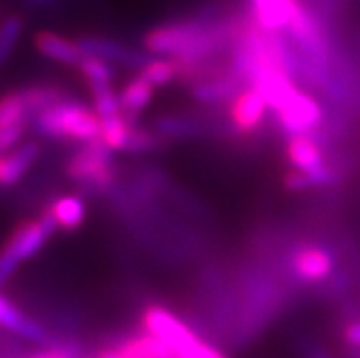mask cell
Instances as JSON below:
<instances>
[{
    "mask_svg": "<svg viewBox=\"0 0 360 358\" xmlns=\"http://www.w3.org/2000/svg\"><path fill=\"white\" fill-rule=\"evenodd\" d=\"M33 130L55 141L88 143L101 136V117L79 101L64 99L32 119Z\"/></svg>",
    "mask_w": 360,
    "mask_h": 358,
    "instance_id": "obj_1",
    "label": "cell"
},
{
    "mask_svg": "<svg viewBox=\"0 0 360 358\" xmlns=\"http://www.w3.org/2000/svg\"><path fill=\"white\" fill-rule=\"evenodd\" d=\"M141 322L145 331L160 338L176 358H227L163 305H148L143 311Z\"/></svg>",
    "mask_w": 360,
    "mask_h": 358,
    "instance_id": "obj_2",
    "label": "cell"
},
{
    "mask_svg": "<svg viewBox=\"0 0 360 358\" xmlns=\"http://www.w3.org/2000/svg\"><path fill=\"white\" fill-rule=\"evenodd\" d=\"M66 174L72 181L79 183L86 191L110 192L115 181L112 150L99 137L82 143L81 148L68 159Z\"/></svg>",
    "mask_w": 360,
    "mask_h": 358,
    "instance_id": "obj_3",
    "label": "cell"
},
{
    "mask_svg": "<svg viewBox=\"0 0 360 358\" xmlns=\"http://www.w3.org/2000/svg\"><path fill=\"white\" fill-rule=\"evenodd\" d=\"M273 114L276 115L280 128L288 134V137L313 134L324 122V110L319 101L307 91H302L300 88L292 91Z\"/></svg>",
    "mask_w": 360,
    "mask_h": 358,
    "instance_id": "obj_4",
    "label": "cell"
},
{
    "mask_svg": "<svg viewBox=\"0 0 360 358\" xmlns=\"http://www.w3.org/2000/svg\"><path fill=\"white\" fill-rule=\"evenodd\" d=\"M291 278L304 286L322 283L335 271L333 252L320 243H298L285 258Z\"/></svg>",
    "mask_w": 360,
    "mask_h": 358,
    "instance_id": "obj_5",
    "label": "cell"
},
{
    "mask_svg": "<svg viewBox=\"0 0 360 358\" xmlns=\"http://www.w3.org/2000/svg\"><path fill=\"white\" fill-rule=\"evenodd\" d=\"M57 229L59 227H57L53 216L46 209L37 219L18 225L2 247V252L20 265L22 262L32 260L33 256L41 252Z\"/></svg>",
    "mask_w": 360,
    "mask_h": 358,
    "instance_id": "obj_6",
    "label": "cell"
},
{
    "mask_svg": "<svg viewBox=\"0 0 360 358\" xmlns=\"http://www.w3.org/2000/svg\"><path fill=\"white\" fill-rule=\"evenodd\" d=\"M79 50L82 55H91V57H99L108 63H117L128 66V68L143 70L146 64L150 63L154 57L148 51H139L132 50L124 46L123 42L114 41V39H106V37H96V35H86L81 37L77 41Z\"/></svg>",
    "mask_w": 360,
    "mask_h": 358,
    "instance_id": "obj_7",
    "label": "cell"
},
{
    "mask_svg": "<svg viewBox=\"0 0 360 358\" xmlns=\"http://www.w3.org/2000/svg\"><path fill=\"white\" fill-rule=\"evenodd\" d=\"M267 103L262 97L260 91L247 87L242 91H238L229 108V121L233 124V132L238 136H251L260 130L267 115Z\"/></svg>",
    "mask_w": 360,
    "mask_h": 358,
    "instance_id": "obj_8",
    "label": "cell"
},
{
    "mask_svg": "<svg viewBox=\"0 0 360 358\" xmlns=\"http://www.w3.org/2000/svg\"><path fill=\"white\" fill-rule=\"evenodd\" d=\"M0 327L8 329L9 333H15L24 340L35 342V344L44 345V347L55 344L50 331L41 322H37L35 318L27 317L22 309L13 304L2 293H0Z\"/></svg>",
    "mask_w": 360,
    "mask_h": 358,
    "instance_id": "obj_9",
    "label": "cell"
},
{
    "mask_svg": "<svg viewBox=\"0 0 360 358\" xmlns=\"http://www.w3.org/2000/svg\"><path fill=\"white\" fill-rule=\"evenodd\" d=\"M304 0H251V18L267 32L280 33L302 8Z\"/></svg>",
    "mask_w": 360,
    "mask_h": 358,
    "instance_id": "obj_10",
    "label": "cell"
},
{
    "mask_svg": "<svg viewBox=\"0 0 360 358\" xmlns=\"http://www.w3.org/2000/svg\"><path fill=\"white\" fill-rule=\"evenodd\" d=\"M41 155V146L35 141L15 146L9 154L0 155V188H9L17 185L27 174V170L37 163Z\"/></svg>",
    "mask_w": 360,
    "mask_h": 358,
    "instance_id": "obj_11",
    "label": "cell"
},
{
    "mask_svg": "<svg viewBox=\"0 0 360 358\" xmlns=\"http://www.w3.org/2000/svg\"><path fill=\"white\" fill-rule=\"evenodd\" d=\"M242 87L243 82L231 70H227L225 73H218L214 77L194 82L191 94L201 105H219V103L234 99L238 91H242Z\"/></svg>",
    "mask_w": 360,
    "mask_h": 358,
    "instance_id": "obj_12",
    "label": "cell"
},
{
    "mask_svg": "<svg viewBox=\"0 0 360 358\" xmlns=\"http://www.w3.org/2000/svg\"><path fill=\"white\" fill-rule=\"evenodd\" d=\"M33 42H35V48L39 53L44 55L46 59L55 60V63L75 64L77 66L79 60L84 57L82 51L79 50L77 41H70L66 37L48 32V30H42V32L37 33Z\"/></svg>",
    "mask_w": 360,
    "mask_h": 358,
    "instance_id": "obj_13",
    "label": "cell"
},
{
    "mask_svg": "<svg viewBox=\"0 0 360 358\" xmlns=\"http://www.w3.org/2000/svg\"><path fill=\"white\" fill-rule=\"evenodd\" d=\"M288 159L289 163L297 170H315L326 165L324 152L320 146V141L311 134H302V136H292L288 141Z\"/></svg>",
    "mask_w": 360,
    "mask_h": 358,
    "instance_id": "obj_14",
    "label": "cell"
},
{
    "mask_svg": "<svg viewBox=\"0 0 360 358\" xmlns=\"http://www.w3.org/2000/svg\"><path fill=\"white\" fill-rule=\"evenodd\" d=\"M112 350L121 358H176L160 338L148 331L127 336Z\"/></svg>",
    "mask_w": 360,
    "mask_h": 358,
    "instance_id": "obj_15",
    "label": "cell"
},
{
    "mask_svg": "<svg viewBox=\"0 0 360 358\" xmlns=\"http://www.w3.org/2000/svg\"><path fill=\"white\" fill-rule=\"evenodd\" d=\"M152 97H154V84L146 81L141 73L128 81L119 91V106H121V114L128 117L130 121H136L141 115L143 110L150 105Z\"/></svg>",
    "mask_w": 360,
    "mask_h": 358,
    "instance_id": "obj_16",
    "label": "cell"
},
{
    "mask_svg": "<svg viewBox=\"0 0 360 358\" xmlns=\"http://www.w3.org/2000/svg\"><path fill=\"white\" fill-rule=\"evenodd\" d=\"M338 181V172L329 163L322 165L320 168L304 172V170H292L283 177V185L291 192H304L309 188H324Z\"/></svg>",
    "mask_w": 360,
    "mask_h": 358,
    "instance_id": "obj_17",
    "label": "cell"
},
{
    "mask_svg": "<svg viewBox=\"0 0 360 358\" xmlns=\"http://www.w3.org/2000/svg\"><path fill=\"white\" fill-rule=\"evenodd\" d=\"M154 130L161 137H169V139H188V137L203 136L207 132L205 122L192 115H163L155 121Z\"/></svg>",
    "mask_w": 360,
    "mask_h": 358,
    "instance_id": "obj_18",
    "label": "cell"
},
{
    "mask_svg": "<svg viewBox=\"0 0 360 358\" xmlns=\"http://www.w3.org/2000/svg\"><path fill=\"white\" fill-rule=\"evenodd\" d=\"M57 227L63 231H75L86 219V205L79 196H63L48 207Z\"/></svg>",
    "mask_w": 360,
    "mask_h": 358,
    "instance_id": "obj_19",
    "label": "cell"
},
{
    "mask_svg": "<svg viewBox=\"0 0 360 358\" xmlns=\"http://www.w3.org/2000/svg\"><path fill=\"white\" fill-rule=\"evenodd\" d=\"M26 108L30 112V117H35L39 112L46 110L48 106H53L60 101L68 99L60 88L53 87V84H32V87H24L20 90Z\"/></svg>",
    "mask_w": 360,
    "mask_h": 358,
    "instance_id": "obj_20",
    "label": "cell"
},
{
    "mask_svg": "<svg viewBox=\"0 0 360 358\" xmlns=\"http://www.w3.org/2000/svg\"><path fill=\"white\" fill-rule=\"evenodd\" d=\"M134 122L136 121H130V119L124 117L123 114L101 119L99 139L103 141L112 152H119V150L127 152L128 137H130V130H132Z\"/></svg>",
    "mask_w": 360,
    "mask_h": 358,
    "instance_id": "obj_21",
    "label": "cell"
},
{
    "mask_svg": "<svg viewBox=\"0 0 360 358\" xmlns=\"http://www.w3.org/2000/svg\"><path fill=\"white\" fill-rule=\"evenodd\" d=\"M30 112L26 108L20 90L8 91L4 96H0V128L15 127L20 122H30Z\"/></svg>",
    "mask_w": 360,
    "mask_h": 358,
    "instance_id": "obj_22",
    "label": "cell"
},
{
    "mask_svg": "<svg viewBox=\"0 0 360 358\" xmlns=\"http://www.w3.org/2000/svg\"><path fill=\"white\" fill-rule=\"evenodd\" d=\"M79 72L82 73V77L88 81V87H103V84H112L114 79V66L112 63L99 57H91V55H84L77 64Z\"/></svg>",
    "mask_w": 360,
    "mask_h": 358,
    "instance_id": "obj_23",
    "label": "cell"
},
{
    "mask_svg": "<svg viewBox=\"0 0 360 358\" xmlns=\"http://www.w3.org/2000/svg\"><path fill=\"white\" fill-rule=\"evenodd\" d=\"M141 75L154 87H165L179 77V64L172 57H152L141 70Z\"/></svg>",
    "mask_w": 360,
    "mask_h": 358,
    "instance_id": "obj_24",
    "label": "cell"
},
{
    "mask_svg": "<svg viewBox=\"0 0 360 358\" xmlns=\"http://www.w3.org/2000/svg\"><path fill=\"white\" fill-rule=\"evenodd\" d=\"M24 32V18L20 15H9L0 23V66H4L13 53Z\"/></svg>",
    "mask_w": 360,
    "mask_h": 358,
    "instance_id": "obj_25",
    "label": "cell"
},
{
    "mask_svg": "<svg viewBox=\"0 0 360 358\" xmlns=\"http://www.w3.org/2000/svg\"><path fill=\"white\" fill-rule=\"evenodd\" d=\"M91 99H94V112L101 119L112 117V115L121 114L119 106V94L114 91L112 84H103V87H91Z\"/></svg>",
    "mask_w": 360,
    "mask_h": 358,
    "instance_id": "obj_26",
    "label": "cell"
},
{
    "mask_svg": "<svg viewBox=\"0 0 360 358\" xmlns=\"http://www.w3.org/2000/svg\"><path fill=\"white\" fill-rule=\"evenodd\" d=\"M163 137L155 130H146V128L137 127V122L132 124L130 137H128L127 152H150V150L160 148Z\"/></svg>",
    "mask_w": 360,
    "mask_h": 358,
    "instance_id": "obj_27",
    "label": "cell"
},
{
    "mask_svg": "<svg viewBox=\"0 0 360 358\" xmlns=\"http://www.w3.org/2000/svg\"><path fill=\"white\" fill-rule=\"evenodd\" d=\"M30 358H79V347L75 344H53Z\"/></svg>",
    "mask_w": 360,
    "mask_h": 358,
    "instance_id": "obj_28",
    "label": "cell"
},
{
    "mask_svg": "<svg viewBox=\"0 0 360 358\" xmlns=\"http://www.w3.org/2000/svg\"><path fill=\"white\" fill-rule=\"evenodd\" d=\"M18 269V263H15L13 260L6 256L2 250H0V289L8 283V280L13 276V272Z\"/></svg>",
    "mask_w": 360,
    "mask_h": 358,
    "instance_id": "obj_29",
    "label": "cell"
},
{
    "mask_svg": "<svg viewBox=\"0 0 360 358\" xmlns=\"http://www.w3.org/2000/svg\"><path fill=\"white\" fill-rule=\"evenodd\" d=\"M344 338H346L347 344L360 350V320L347 324L346 329H344Z\"/></svg>",
    "mask_w": 360,
    "mask_h": 358,
    "instance_id": "obj_30",
    "label": "cell"
},
{
    "mask_svg": "<svg viewBox=\"0 0 360 358\" xmlns=\"http://www.w3.org/2000/svg\"><path fill=\"white\" fill-rule=\"evenodd\" d=\"M307 358H329V357L322 347H309V351H307Z\"/></svg>",
    "mask_w": 360,
    "mask_h": 358,
    "instance_id": "obj_31",
    "label": "cell"
},
{
    "mask_svg": "<svg viewBox=\"0 0 360 358\" xmlns=\"http://www.w3.org/2000/svg\"><path fill=\"white\" fill-rule=\"evenodd\" d=\"M97 358H121L114 350H103Z\"/></svg>",
    "mask_w": 360,
    "mask_h": 358,
    "instance_id": "obj_32",
    "label": "cell"
}]
</instances>
